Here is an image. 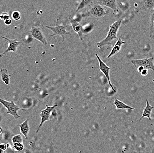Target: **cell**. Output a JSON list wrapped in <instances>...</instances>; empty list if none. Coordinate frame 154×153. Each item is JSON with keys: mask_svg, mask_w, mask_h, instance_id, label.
Here are the masks:
<instances>
[{"mask_svg": "<svg viewBox=\"0 0 154 153\" xmlns=\"http://www.w3.org/2000/svg\"><path fill=\"white\" fill-rule=\"evenodd\" d=\"M0 102L2 104L4 107H5L7 109V113L10 114L14 116V119L16 120L20 118V115L18 114L17 111L23 110H25L22 108H20V106L18 105H16L14 103V101H12L11 102L6 101L4 99H0Z\"/></svg>", "mask_w": 154, "mask_h": 153, "instance_id": "3957f363", "label": "cell"}, {"mask_svg": "<svg viewBox=\"0 0 154 153\" xmlns=\"http://www.w3.org/2000/svg\"><path fill=\"white\" fill-rule=\"evenodd\" d=\"M146 107L145 108H143L144 111H143V114L142 117L139 120V121H140L143 117H148L149 120L150 121H151V118L150 116H151V112H152V110L154 109V107L150 106V104L149 103V101H148L147 99H146Z\"/></svg>", "mask_w": 154, "mask_h": 153, "instance_id": "9a60e30c", "label": "cell"}, {"mask_svg": "<svg viewBox=\"0 0 154 153\" xmlns=\"http://www.w3.org/2000/svg\"><path fill=\"white\" fill-rule=\"evenodd\" d=\"M21 133H20V135H17L15 136L12 139V141H13V143L14 144L15 143H22V139L21 138Z\"/></svg>", "mask_w": 154, "mask_h": 153, "instance_id": "44dd1931", "label": "cell"}, {"mask_svg": "<svg viewBox=\"0 0 154 153\" xmlns=\"http://www.w3.org/2000/svg\"><path fill=\"white\" fill-rule=\"evenodd\" d=\"M32 36L35 39L46 45L48 44L46 38L41 29L37 26H32L30 30L29 31Z\"/></svg>", "mask_w": 154, "mask_h": 153, "instance_id": "8992f818", "label": "cell"}, {"mask_svg": "<svg viewBox=\"0 0 154 153\" xmlns=\"http://www.w3.org/2000/svg\"><path fill=\"white\" fill-rule=\"evenodd\" d=\"M0 17H1V19L5 21L10 19V17L7 13H3Z\"/></svg>", "mask_w": 154, "mask_h": 153, "instance_id": "603a6c76", "label": "cell"}, {"mask_svg": "<svg viewBox=\"0 0 154 153\" xmlns=\"http://www.w3.org/2000/svg\"><path fill=\"white\" fill-rule=\"evenodd\" d=\"M131 63L137 69L140 66H142L144 69H151L154 71V58L153 57L142 60H131Z\"/></svg>", "mask_w": 154, "mask_h": 153, "instance_id": "5b68a950", "label": "cell"}, {"mask_svg": "<svg viewBox=\"0 0 154 153\" xmlns=\"http://www.w3.org/2000/svg\"><path fill=\"white\" fill-rule=\"evenodd\" d=\"M2 37L8 41V43H9V45H8V48L4 52L0 54L1 56H2L3 55L7 54V53L10 52V51L16 52L17 49L18 47L22 44V42H18L17 39L13 40V39H9V38H6L5 37H4V36H2Z\"/></svg>", "mask_w": 154, "mask_h": 153, "instance_id": "8fae6325", "label": "cell"}, {"mask_svg": "<svg viewBox=\"0 0 154 153\" xmlns=\"http://www.w3.org/2000/svg\"><path fill=\"white\" fill-rule=\"evenodd\" d=\"M5 23L6 25H9L12 23V20L10 19H9L5 21Z\"/></svg>", "mask_w": 154, "mask_h": 153, "instance_id": "d4e9b609", "label": "cell"}, {"mask_svg": "<svg viewBox=\"0 0 154 153\" xmlns=\"http://www.w3.org/2000/svg\"><path fill=\"white\" fill-rule=\"evenodd\" d=\"M150 35H151L154 32V12L152 13L150 17Z\"/></svg>", "mask_w": 154, "mask_h": 153, "instance_id": "d6986e66", "label": "cell"}, {"mask_svg": "<svg viewBox=\"0 0 154 153\" xmlns=\"http://www.w3.org/2000/svg\"><path fill=\"white\" fill-rule=\"evenodd\" d=\"M68 18H69V22H70L73 30L78 34L81 41H83V30L81 24L79 23L77 20L72 18L69 15L68 16Z\"/></svg>", "mask_w": 154, "mask_h": 153, "instance_id": "30bf717a", "label": "cell"}, {"mask_svg": "<svg viewBox=\"0 0 154 153\" xmlns=\"http://www.w3.org/2000/svg\"><path fill=\"white\" fill-rule=\"evenodd\" d=\"M1 77L2 81L7 85L10 83V78L11 75H8V70L6 69H3L1 70Z\"/></svg>", "mask_w": 154, "mask_h": 153, "instance_id": "2e32d148", "label": "cell"}, {"mask_svg": "<svg viewBox=\"0 0 154 153\" xmlns=\"http://www.w3.org/2000/svg\"><path fill=\"white\" fill-rule=\"evenodd\" d=\"M56 106H57L56 105H54L52 107L48 106L47 105L46 109L41 111L40 114V116L41 117V122H40V124L39 125L38 129L36 130V133H38L39 131L40 128L42 127V126H43L44 123L49 120L51 112Z\"/></svg>", "mask_w": 154, "mask_h": 153, "instance_id": "52a82bcc", "label": "cell"}, {"mask_svg": "<svg viewBox=\"0 0 154 153\" xmlns=\"http://www.w3.org/2000/svg\"><path fill=\"white\" fill-rule=\"evenodd\" d=\"M139 9L145 12H154V0H141L139 3Z\"/></svg>", "mask_w": 154, "mask_h": 153, "instance_id": "9c48e42d", "label": "cell"}, {"mask_svg": "<svg viewBox=\"0 0 154 153\" xmlns=\"http://www.w3.org/2000/svg\"><path fill=\"white\" fill-rule=\"evenodd\" d=\"M152 93H154V91H152Z\"/></svg>", "mask_w": 154, "mask_h": 153, "instance_id": "484cf974", "label": "cell"}, {"mask_svg": "<svg viewBox=\"0 0 154 153\" xmlns=\"http://www.w3.org/2000/svg\"><path fill=\"white\" fill-rule=\"evenodd\" d=\"M109 14V10L103 7L98 2L93 3L87 10L86 15L92 16L98 20V18L106 17Z\"/></svg>", "mask_w": 154, "mask_h": 153, "instance_id": "7a4b0ae2", "label": "cell"}, {"mask_svg": "<svg viewBox=\"0 0 154 153\" xmlns=\"http://www.w3.org/2000/svg\"><path fill=\"white\" fill-rule=\"evenodd\" d=\"M29 121V119H28L22 124L18 125V126H19L20 128L21 134H23L26 139H28V135L30 130Z\"/></svg>", "mask_w": 154, "mask_h": 153, "instance_id": "4fadbf2b", "label": "cell"}, {"mask_svg": "<svg viewBox=\"0 0 154 153\" xmlns=\"http://www.w3.org/2000/svg\"><path fill=\"white\" fill-rule=\"evenodd\" d=\"M14 147L16 151H20L23 149V145L22 143H15L14 144Z\"/></svg>", "mask_w": 154, "mask_h": 153, "instance_id": "7402d4cb", "label": "cell"}, {"mask_svg": "<svg viewBox=\"0 0 154 153\" xmlns=\"http://www.w3.org/2000/svg\"><path fill=\"white\" fill-rule=\"evenodd\" d=\"M95 54L96 56L97 60H98V62H99L100 71L105 75V76H106V78L107 79L108 82H109V84L111 88L113 90V91L115 92V93H116V91L115 89L113 88L112 84H111L110 80V77L109 76V71L111 68L107 66L101 60V59H100V57L98 56L97 53H95Z\"/></svg>", "mask_w": 154, "mask_h": 153, "instance_id": "ba28073f", "label": "cell"}, {"mask_svg": "<svg viewBox=\"0 0 154 153\" xmlns=\"http://www.w3.org/2000/svg\"><path fill=\"white\" fill-rule=\"evenodd\" d=\"M46 28L49 29L52 31L53 34L51 36H55V35H60L63 38V40H64L65 37L66 35H71L70 32L66 30V26L64 25H59L58 20H57L56 26L55 27L46 26Z\"/></svg>", "mask_w": 154, "mask_h": 153, "instance_id": "277c9868", "label": "cell"}, {"mask_svg": "<svg viewBox=\"0 0 154 153\" xmlns=\"http://www.w3.org/2000/svg\"><path fill=\"white\" fill-rule=\"evenodd\" d=\"M113 104L115 105L116 106V109H129L136 110V109H134L124 104L122 101L118 100V99H115V101L113 102Z\"/></svg>", "mask_w": 154, "mask_h": 153, "instance_id": "ac0fdd59", "label": "cell"}, {"mask_svg": "<svg viewBox=\"0 0 154 153\" xmlns=\"http://www.w3.org/2000/svg\"><path fill=\"white\" fill-rule=\"evenodd\" d=\"M12 17L14 20H19L21 17V14L20 12L18 11H14L12 13Z\"/></svg>", "mask_w": 154, "mask_h": 153, "instance_id": "ffe728a7", "label": "cell"}, {"mask_svg": "<svg viewBox=\"0 0 154 153\" xmlns=\"http://www.w3.org/2000/svg\"><path fill=\"white\" fill-rule=\"evenodd\" d=\"M94 1V0H80L79 4L78 5L76 9V12L83 9L89 5H91Z\"/></svg>", "mask_w": 154, "mask_h": 153, "instance_id": "e0dca14e", "label": "cell"}, {"mask_svg": "<svg viewBox=\"0 0 154 153\" xmlns=\"http://www.w3.org/2000/svg\"><path fill=\"white\" fill-rule=\"evenodd\" d=\"M125 44V42H123L121 38H118V41H117L116 44H115V46L113 47L112 50L111 51L110 53L108 55L107 57L108 59L110 58L112 56H113L114 54L118 53L120 51V50L121 49V47H122V44Z\"/></svg>", "mask_w": 154, "mask_h": 153, "instance_id": "5bb4252c", "label": "cell"}, {"mask_svg": "<svg viewBox=\"0 0 154 153\" xmlns=\"http://www.w3.org/2000/svg\"><path fill=\"white\" fill-rule=\"evenodd\" d=\"M147 74H148V70L146 69H143L142 72H141V75H142L143 76H144L146 75Z\"/></svg>", "mask_w": 154, "mask_h": 153, "instance_id": "cb8c5ba5", "label": "cell"}, {"mask_svg": "<svg viewBox=\"0 0 154 153\" xmlns=\"http://www.w3.org/2000/svg\"><path fill=\"white\" fill-rule=\"evenodd\" d=\"M122 19L118 20L117 21L114 22L110 26L109 31L108 32L107 36L104 40L97 44V46L99 48L106 45L110 44L112 41L114 39H116V35L119 29V27L122 23Z\"/></svg>", "mask_w": 154, "mask_h": 153, "instance_id": "6da1fadb", "label": "cell"}, {"mask_svg": "<svg viewBox=\"0 0 154 153\" xmlns=\"http://www.w3.org/2000/svg\"><path fill=\"white\" fill-rule=\"evenodd\" d=\"M153 82H154V80H153Z\"/></svg>", "mask_w": 154, "mask_h": 153, "instance_id": "4316f807", "label": "cell"}, {"mask_svg": "<svg viewBox=\"0 0 154 153\" xmlns=\"http://www.w3.org/2000/svg\"><path fill=\"white\" fill-rule=\"evenodd\" d=\"M97 2L103 6L111 8L115 12H118L116 0H98Z\"/></svg>", "mask_w": 154, "mask_h": 153, "instance_id": "7c38bea8", "label": "cell"}]
</instances>
